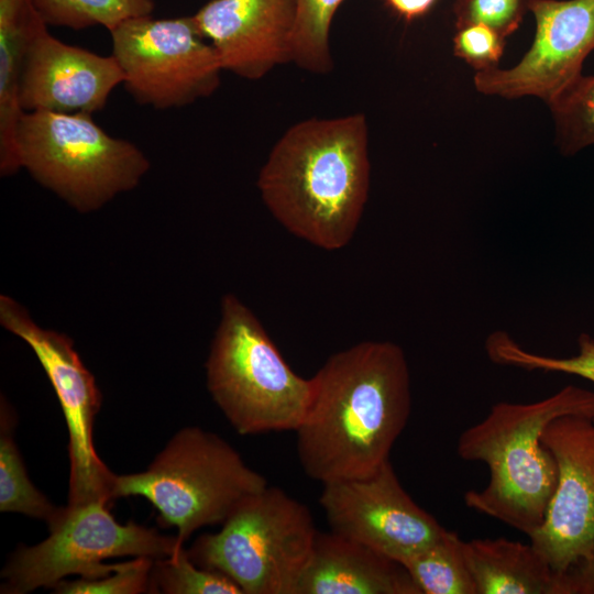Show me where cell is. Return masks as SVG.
I'll list each match as a JSON object with an SVG mask.
<instances>
[{
  "label": "cell",
  "mask_w": 594,
  "mask_h": 594,
  "mask_svg": "<svg viewBox=\"0 0 594 594\" xmlns=\"http://www.w3.org/2000/svg\"><path fill=\"white\" fill-rule=\"evenodd\" d=\"M310 380L309 403L295 430L302 470L321 484L371 475L389 460L410 416L403 349L363 341L332 354Z\"/></svg>",
  "instance_id": "6da1fadb"
},
{
  "label": "cell",
  "mask_w": 594,
  "mask_h": 594,
  "mask_svg": "<svg viewBox=\"0 0 594 594\" xmlns=\"http://www.w3.org/2000/svg\"><path fill=\"white\" fill-rule=\"evenodd\" d=\"M257 187L267 209L290 233L320 249H342L358 229L369 195L365 116L294 124L271 150Z\"/></svg>",
  "instance_id": "7a4b0ae2"
},
{
  "label": "cell",
  "mask_w": 594,
  "mask_h": 594,
  "mask_svg": "<svg viewBox=\"0 0 594 594\" xmlns=\"http://www.w3.org/2000/svg\"><path fill=\"white\" fill-rule=\"evenodd\" d=\"M565 415L594 418V392L568 385L532 403L498 402L462 431L458 455L488 469L482 490L464 493L466 507L530 537L544 521L558 483L552 453L541 441L546 426Z\"/></svg>",
  "instance_id": "3957f363"
},
{
  "label": "cell",
  "mask_w": 594,
  "mask_h": 594,
  "mask_svg": "<svg viewBox=\"0 0 594 594\" xmlns=\"http://www.w3.org/2000/svg\"><path fill=\"white\" fill-rule=\"evenodd\" d=\"M267 485L229 442L191 426L174 433L146 470L116 474L113 497L147 499L160 524L175 527L184 546L196 530L223 524L244 499Z\"/></svg>",
  "instance_id": "277c9868"
},
{
  "label": "cell",
  "mask_w": 594,
  "mask_h": 594,
  "mask_svg": "<svg viewBox=\"0 0 594 594\" xmlns=\"http://www.w3.org/2000/svg\"><path fill=\"white\" fill-rule=\"evenodd\" d=\"M206 378L212 399L243 436L295 432L311 393V380L290 369L256 316L232 294L221 300Z\"/></svg>",
  "instance_id": "5b68a950"
},
{
  "label": "cell",
  "mask_w": 594,
  "mask_h": 594,
  "mask_svg": "<svg viewBox=\"0 0 594 594\" xmlns=\"http://www.w3.org/2000/svg\"><path fill=\"white\" fill-rule=\"evenodd\" d=\"M16 160L40 185L88 213L134 189L150 161L133 142L107 133L88 113L24 112Z\"/></svg>",
  "instance_id": "8992f818"
},
{
  "label": "cell",
  "mask_w": 594,
  "mask_h": 594,
  "mask_svg": "<svg viewBox=\"0 0 594 594\" xmlns=\"http://www.w3.org/2000/svg\"><path fill=\"white\" fill-rule=\"evenodd\" d=\"M221 526L187 550L197 565L226 574L243 594H295L318 534L305 504L267 485Z\"/></svg>",
  "instance_id": "52a82bcc"
},
{
  "label": "cell",
  "mask_w": 594,
  "mask_h": 594,
  "mask_svg": "<svg viewBox=\"0 0 594 594\" xmlns=\"http://www.w3.org/2000/svg\"><path fill=\"white\" fill-rule=\"evenodd\" d=\"M48 536L33 546H19L1 571V593L26 594L53 588L69 575L98 579L116 569L103 560L116 557L161 559L184 546L176 535H162L130 520L118 522L102 502L61 507L47 525Z\"/></svg>",
  "instance_id": "ba28073f"
},
{
  "label": "cell",
  "mask_w": 594,
  "mask_h": 594,
  "mask_svg": "<svg viewBox=\"0 0 594 594\" xmlns=\"http://www.w3.org/2000/svg\"><path fill=\"white\" fill-rule=\"evenodd\" d=\"M109 33L122 85L140 105L179 108L212 95L220 85L221 62L193 15H142Z\"/></svg>",
  "instance_id": "9c48e42d"
},
{
  "label": "cell",
  "mask_w": 594,
  "mask_h": 594,
  "mask_svg": "<svg viewBox=\"0 0 594 594\" xmlns=\"http://www.w3.org/2000/svg\"><path fill=\"white\" fill-rule=\"evenodd\" d=\"M0 323L33 350L62 407L68 430L67 504L111 505L116 474L99 458L94 442V425L102 395L73 340L37 326L28 310L7 295L0 296Z\"/></svg>",
  "instance_id": "30bf717a"
},
{
  "label": "cell",
  "mask_w": 594,
  "mask_h": 594,
  "mask_svg": "<svg viewBox=\"0 0 594 594\" xmlns=\"http://www.w3.org/2000/svg\"><path fill=\"white\" fill-rule=\"evenodd\" d=\"M319 504L331 531L404 564L431 544L444 527L402 486L386 461L365 477L322 484Z\"/></svg>",
  "instance_id": "8fae6325"
},
{
  "label": "cell",
  "mask_w": 594,
  "mask_h": 594,
  "mask_svg": "<svg viewBox=\"0 0 594 594\" xmlns=\"http://www.w3.org/2000/svg\"><path fill=\"white\" fill-rule=\"evenodd\" d=\"M536 30L513 67L477 72L475 89L506 99L537 97L548 106L582 75L594 50V0H530Z\"/></svg>",
  "instance_id": "7c38bea8"
},
{
  "label": "cell",
  "mask_w": 594,
  "mask_h": 594,
  "mask_svg": "<svg viewBox=\"0 0 594 594\" xmlns=\"http://www.w3.org/2000/svg\"><path fill=\"white\" fill-rule=\"evenodd\" d=\"M541 441L556 460L558 483L543 524L529 539L561 575L594 540V418L558 417L546 426Z\"/></svg>",
  "instance_id": "4fadbf2b"
},
{
  "label": "cell",
  "mask_w": 594,
  "mask_h": 594,
  "mask_svg": "<svg viewBox=\"0 0 594 594\" xmlns=\"http://www.w3.org/2000/svg\"><path fill=\"white\" fill-rule=\"evenodd\" d=\"M47 26L36 30L26 51L20 84L23 111H101L124 80L116 58L64 43Z\"/></svg>",
  "instance_id": "5bb4252c"
},
{
  "label": "cell",
  "mask_w": 594,
  "mask_h": 594,
  "mask_svg": "<svg viewBox=\"0 0 594 594\" xmlns=\"http://www.w3.org/2000/svg\"><path fill=\"white\" fill-rule=\"evenodd\" d=\"M193 16L223 70L260 79L290 62L295 0H210Z\"/></svg>",
  "instance_id": "9a60e30c"
},
{
  "label": "cell",
  "mask_w": 594,
  "mask_h": 594,
  "mask_svg": "<svg viewBox=\"0 0 594 594\" xmlns=\"http://www.w3.org/2000/svg\"><path fill=\"white\" fill-rule=\"evenodd\" d=\"M295 594H421L404 564L337 532L317 534Z\"/></svg>",
  "instance_id": "2e32d148"
},
{
  "label": "cell",
  "mask_w": 594,
  "mask_h": 594,
  "mask_svg": "<svg viewBox=\"0 0 594 594\" xmlns=\"http://www.w3.org/2000/svg\"><path fill=\"white\" fill-rule=\"evenodd\" d=\"M464 553L476 594H562L561 575L531 543L479 538Z\"/></svg>",
  "instance_id": "e0dca14e"
},
{
  "label": "cell",
  "mask_w": 594,
  "mask_h": 594,
  "mask_svg": "<svg viewBox=\"0 0 594 594\" xmlns=\"http://www.w3.org/2000/svg\"><path fill=\"white\" fill-rule=\"evenodd\" d=\"M45 21L33 0H0V174L20 170L18 125L24 113L20 84L30 41Z\"/></svg>",
  "instance_id": "ac0fdd59"
},
{
  "label": "cell",
  "mask_w": 594,
  "mask_h": 594,
  "mask_svg": "<svg viewBox=\"0 0 594 594\" xmlns=\"http://www.w3.org/2000/svg\"><path fill=\"white\" fill-rule=\"evenodd\" d=\"M0 408V512L22 514L48 525L61 507L31 482L14 441L15 415L3 396Z\"/></svg>",
  "instance_id": "d6986e66"
},
{
  "label": "cell",
  "mask_w": 594,
  "mask_h": 594,
  "mask_svg": "<svg viewBox=\"0 0 594 594\" xmlns=\"http://www.w3.org/2000/svg\"><path fill=\"white\" fill-rule=\"evenodd\" d=\"M421 594H476L464 540L444 528L427 548L404 563Z\"/></svg>",
  "instance_id": "ffe728a7"
},
{
  "label": "cell",
  "mask_w": 594,
  "mask_h": 594,
  "mask_svg": "<svg viewBox=\"0 0 594 594\" xmlns=\"http://www.w3.org/2000/svg\"><path fill=\"white\" fill-rule=\"evenodd\" d=\"M47 25L82 30L102 25L109 32L122 22L152 14L153 0H33Z\"/></svg>",
  "instance_id": "44dd1931"
},
{
  "label": "cell",
  "mask_w": 594,
  "mask_h": 594,
  "mask_svg": "<svg viewBox=\"0 0 594 594\" xmlns=\"http://www.w3.org/2000/svg\"><path fill=\"white\" fill-rule=\"evenodd\" d=\"M344 1L295 0L290 62L316 74H327L332 69L330 26L337 10Z\"/></svg>",
  "instance_id": "7402d4cb"
},
{
  "label": "cell",
  "mask_w": 594,
  "mask_h": 594,
  "mask_svg": "<svg viewBox=\"0 0 594 594\" xmlns=\"http://www.w3.org/2000/svg\"><path fill=\"white\" fill-rule=\"evenodd\" d=\"M485 350L490 360L499 365L576 375L594 383V338L585 332L578 338V353L569 358L526 350L505 331L492 332L485 341Z\"/></svg>",
  "instance_id": "603a6c76"
},
{
  "label": "cell",
  "mask_w": 594,
  "mask_h": 594,
  "mask_svg": "<svg viewBox=\"0 0 594 594\" xmlns=\"http://www.w3.org/2000/svg\"><path fill=\"white\" fill-rule=\"evenodd\" d=\"M549 108L557 143L564 155H574L594 145V75L582 74Z\"/></svg>",
  "instance_id": "cb8c5ba5"
},
{
  "label": "cell",
  "mask_w": 594,
  "mask_h": 594,
  "mask_svg": "<svg viewBox=\"0 0 594 594\" xmlns=\"http://www.w3.org/2000/svg\"><path fill=\"white\" fill-rule=\"evenodd\" d=\"M150 593L243 594L226 574L197 565L185 548L173 557L154 560Z\"/></svg>",
  "instance_id": "d4e9b609"
},
{
  "label": "cell",
  "mask_w": 594,
  "mask_h": 594,
  "mask_svg": "<svg viewBox=\"0 0 594 594\" xmlns=\"http://www.w3.org/2000/svg\"><path fill=\"white\" fill-rule=\"evenodd\" d=\"M155 559L136 557L117 563L109 574L98 579L62 580L52 590L57 594H140L151 592V572Z\"/></svg>",
  "instance_id": "484cf974"
},
{
  "label": "cell",
  "mask_w": 594,
  "mask_h": 594,
  "mask_svg": "<svg viewBox=\"0 0 594 594\" xmlns=\"http://www.w3.org/2000/svg\"><path fill=\"white\" fill-rule=\"evenodd\" d=\"M530 0H454L455 29L483 23L505 38L518 30Z\"/></svg>",
  "instance_id": "4316f807"
},
{
  "label": "cell",
  "mask_w": 594,
  "mask_h": 594,
  "mask_svg": "<svg viewBox=\"0 0 594 594\" xmlns=\"http://www.w3.org/2000/svg\"><path fill=\"white\" fill-rule=\"evenodd\" d=\"M453 53L477 72L499 67L505 48V37L483 23L457 29L453 36Z\"/></svg>",
  "instance_id": "83f0119b"
},
{
  "label": "cell",
  "mask_w": 594,
  "mask_h": 594,
  "mask_svg": "<svg viewBox=\"0 0 594 594\" xmlns=\"http://www.w3.org/2000/svg\"><path fill=\"white\" fill-rule=\"evenodd\" d=\"M562 594H594V540L584 557L561 574Z\"/></svg>",
  "instance_id": "f1b7e54d"
},
{
  "label": "cell",
  "mask_w": 594,
  "mask_h": 594,
  "mask_svg": "<svg viewBox=\"0 0 594 594\" xmlns=\"http://www.w3.org/2000/svg\"><path fill=\"white\" fill-rule=\"evenodd\" d=\"M385 2L397 15L411 21L429 12L437 0H385Z\"/></svg>",
  "instance_id": "f546056e"
}]
</instances>
